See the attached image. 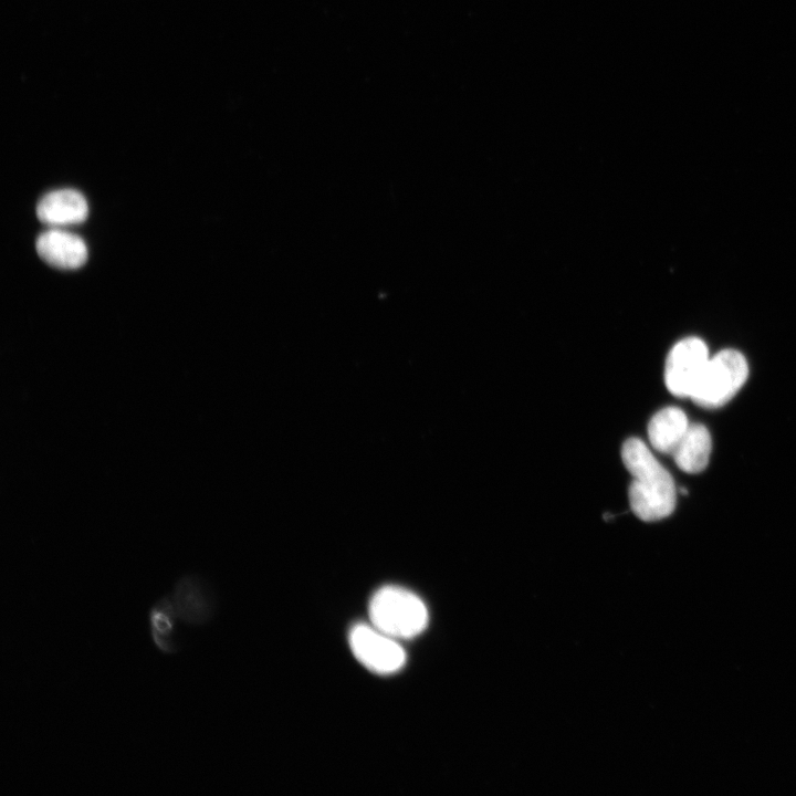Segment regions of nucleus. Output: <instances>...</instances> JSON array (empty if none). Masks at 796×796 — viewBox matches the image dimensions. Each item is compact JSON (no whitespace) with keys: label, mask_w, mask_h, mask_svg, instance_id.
I'll return each instance as SVG.
<instances>
[{"label":"nucleus","mask_w":796,"mask_h":796,"mask_svg":"<svg viewBox=\"0 0 796 796\" xmlns=\"http://www.w3.org/2000/svg\"><path fill=\"white\" fill-rule=\"evenodd\" d=\"M711 450L712 440L709 430L703 425L692 423L689 425L672 455L682 471L699 473L706 468Z\"/></svg>","instance_id":"9"},{"label":"nucleus","mask_w":796,"mask_h":796,"mask_svg":"<svg viewBox=\"0 0 796 796\" xmlns=\"http://www.w3.org/2000/svg\"><path fill=\"white\" fill-rule=\"evenodd\" d=\"M84 196L74 189H60L44 195L36 206V216L49 226H70L87 218Z\"/></svg>","instance_id":"8"},{"label":"nucleus","mask_w":796,"mask_h":796,"mask_svg":"<svg viewBox=\"0 0 796 796\" xmlns=\"http://www.w3.org/2000/svg\"><path fill=\"white\" fill-rule=\"evenodd\" d=\"M370 624L399 640L421 633L428 624V610L413 593L398 586L378 589L369 601Z\"/></svg>","instance_id":"2"},{"label":"nucleus","mask_w":796,"mask_h":796,"mask_svg":"<svg viewBox=\"0 0 796 796\" xmlns=\"http://www.w3.org/2000/svg\"><path fill=\"white\" fill-rule=\"evenodd\" d=\"M178 615L170 595L158 599L148 611L149 631L155 647L165 654L179 651L180 643L176 640Z\"/></svg>","instance_id":"11"},{"label":"nucleus","mask_w":796,"mask_h":796,"mask_svg":"<svg viewBox=\"0 0 796 796\" xmlns=\"http://www.w3.org/2000/svg\"><path fill=\"white\" fill-rule=\"evenodd\" d=\"M748 366L743 354L723 349L710 357L691 399L705 408H718L730 401L744 385Z\"/></svg>","instance_id":"3"},{"label":"nucleus","mask_w":796,"mask_h":796,"mask_svg":"<svg viewBox=\"0 0 796 796\" xmlns=\"http://www.w3.org/2000/svg\"><path fill=\"white\" fill-rule=\"evenodd\" d=\"M705 343L698 337L678 342L669 352L664 381L668 390L677 397H690L709 362Z\"/></svg>","instance_id":"5"},{"label":"nucleus","mask_w":796,"mask_h":796,"mask_svg":"<svg viewBox=\"0 0 796 796\" xmlns=\"http://www.w3.org/2000/svg\"><path fill=\"white\" fill-rule=\"evenodd\" d=\"M179 620L200 626L213 614V598L203 579L197 575H185L174 586L170 595Z\"/></svg>","instance_id":"6"},{"label":"nucleus","mask_w":796,"mask_h":796,"mask_svg":"<svg viewBox=\"0 0 796 796\" xmlns=\"http://www.w3.org/2000/svg\"><path fill=\"white\" fill-rule=\"evenodd\" d=\"M621 459L632 476L628 490L632 512L646 522L669 516L677 501L674 482L647 444L638 438L626 440Z\"/></svg>","instance_id":"1"},{"label":"nucleus","mask_w":796,"mask_h":796,"mask_svg":"<svg viewBox=\"0 0 796 796\" xmlns=\"http://www.w3.org/2000/svg\"><path fill=\"white\" fill-rule=\"evenodd\" d=\"M348 641L356 659L373 672L390 674L405 666L406 652L398 640L371 624L354 626Z\"/></svg>","instance_id":"4"},{"label":"nucleus","mask_w":796,"mask_h":796,"mask_svg":"<svg viewBox=\"0 0 796 796\" xmlns=\"http://www.w3.org/2000/svg\"><path fill=\"white\" fill-rule=\"evenodd\" d=\"M35 248L43 261L62 270L77 269L87 259L85 242L80 237L59 229L41 233Z\"/></svg>","instance_id":"7"},{"label":"nucleus","mask_w":796,"mask_h":796,"mask_svg":"<svg viewBox=\"0 0 796 796\" xmlns=\"http://www.w3.org/2000/svg\"><path fill=\"white\" fill-rule=\"evenodd\" d=\"M689 425L685 413L677 407L659 410L648 423L651 446L659 452L672 454Z\"/></svg>","instance_id":"10"}]
</instances>
